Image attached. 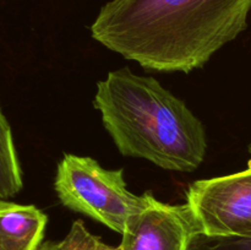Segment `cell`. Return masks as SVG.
I'll return each mask as SVG.
<instances>
[{"label": "cell", "instance_id": "obj_1", "mask_svg": "<svg viewBox=\"0 0 251 250\" xmlns=\"http://www.w3.org/2000/svg\"><path fill=\"white\" fill-rule=\"evenodd\" d=\"M251 0H110L95 41L142 68L190 73L248 28Z\"/></svg>", "mask_w": 251, "mask_h": 250}, {"label": "cell", "instance_id": "obj_10", "mask_svg": "<svg viewBox=\"0 0 251 250\" xmlns=\"http://www.w3.org/2000/svg\"><path fill=\"white\" fill-rule=\"evenodd\" d=\"M249 153L251 154V142H250V145H249Z\"/></svg>", "mask_w": 251, "mask_h": 250}, {"label": "cell", "instance_id": "obj_5", "mask_svg": "<svg viewBox=\"0 0 251 250\" xmlns=\"http://www.w3.org/2000/svg\"><path fill=\"white\" fill-rule=\"evenodd\" d=\"M200 233L188 203L172 205L146 193V201L126 220L122 250H188L191 238Z\"/></svg>", "mask_w": 251, "mask_h": 250}, {"label": "cell", "instance_id": "obj_3", "mask_svg": "<svg viewBox=\"0 0 251 250\" xmlns=\"http://www.w3.org/2000/svg\"><path fill=\"white\" fill-rule=\"evenodd\" d=\"M123 169L109 171L91 157L68 153L58 164L54 189L65 207L122 234L125 222L146 201L127 190Z\"/></svg>", "mask_w": 251, "mask_h": 250}, {"label": "cell", "instance_id": "obj_11", "mask_svg": "<svg viewBox=\"0 0 251 250\" xmlns=\"http://www.w3.org/2000/svg\"><path fill=\"white\" fill-rule=\"evenodd\" d=\"M38 250H44L43 248H42V245H39V248H38Z\"/></svg>", "mask_w": 251, "mask_h": 250}, {"label": "cell", "instance_id": "obj_6", "mask_svg": "<svg viewBox=\"0 0 251 250\" xmlns=\"http://www.w3.org/2000/svg\"><path fill=\"white\" fill-rule=\"evenodd\" d=\"M47 222L34 205L0 200V250H38Z\"/></svg>", "mask_w": 251, "mask_h": 250}, {"label": "cell", "instance_id": "obj_2", "mask_svg": "<svg viewBox=\"0 0 251 250\" xmlns=\"http://www.w3.org/2000/svg\"><path fill=\"white\" fill-rule=\"evenodd\" d=\"M95 108L123 156L174 172H194L205 159L203 124L156 78L110 71L97 83Z\"/></svg>", "mask_w": 251, "mask_h": 250}, {"label": "cell", "instance_id": "obj_7", "mask_svg": "<svg viewBox=\"0 0 251 250\" xmlns=\"http://www.w3.org/2000/svg\"><path fill=\"white\" fill-rule=\"evenodd\" d=\"M24 186L11 127L0 107V200L14 198Z\"/></svg>", "mask_w": 251, "mask_h": 250}, {"label": "cell", "instance_id": "obj_8", "mask_svg": "<svg viewBox=\"0 0 251 250\" xmlns=\"http://www.w3.org/2000/svg\"><path fill=\"white\" fill-rule=\"evenodd\" d=\"M44 250H122L120 247H110L85 227L81 220L71 225L68 234L59 242L42 243Z\"/></svg>", "mask_w": 251, "mask_h": 250}, {"label": "cell", "instance_id": "obj_9", "mask_svg": "<svg viewBox=\"0 0 251 250\" xmlns=\"http://www.w3.org/2000/svg\"><path fill=\"white\" fill-rule=\"evenodd\" d=\"M188 250H251V235L248 237H208L196 233Z\"/></svg>", "mask_w": 251, "mask_h": 250}, {"label": "cell", "instance_id": "obj_4", "mask_svg": "<svg viewBox=\"0 0 251 250\" xmlns=\"http://www.w3.org/2000/svg\"><path fill=\"white\" fill-rule=\"evenodd\" d=\"M186 203L202 234L251 235V159L244 171L191 183Z\"/></svg>", "mask_w": 251, "mask_h": 250}]
</instances>
